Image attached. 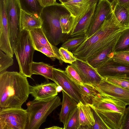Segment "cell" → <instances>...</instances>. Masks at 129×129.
Segmentation results:
<instances>
[{
  "label": "cell",
  "mask_w": 129,
  "mask_h": 129,
  "mask_svg": "<svg viewBox=\"0 0 129 129\" xmlns=\"http://www.w3.org/2000/svg\"><path fill=\"white\" fill-rule=\"evenodd\" d=\"M126 28L118 22L113 12L96 31L72 51V53L76 58L86 61L118 38Z\"/></svg>",
  "instance_id": "obj_1"
},
{
  "label": "cell",
  "mask_w": 129,
  "mask_h": 129,
  "mask_svg": "<svg viewBox=\"0 0 129 129\" xmlns=\"http://www.w3.org/2000/svg\"><path fill=\"white\" fill-rule=\"evenodd\" d=\"M27 77L17 72L0 74V108L21 107L30 94Z\"/></svg>",
  "instance_id": "obj_2"
},
{
  "label": "cell",
  "mask_w": 129,
  "mask_h": 129,
  "mask_svg": "<svg viewBox=\"0 0 129 129\" xmlns=\"http://www.w3.org/2000/svg\"><path fill=\"white\" fill-rule=\"evenodd\" d=\"M61 4L58 3L44 7L40 17L41 28L47 39L56 46L67 40L69 35L63 33L60 21V16L63 12Z\"/></svg>",
  "instance_id": "obj_3"
},
{
  "label": "cell",
  "mask_w": 129,
  "mask_h": 129,
  "mask_svg": "<svg viewBox=\"0 0 129 129\" xmlns=\"http://www.w3.org/2000/svg\"><path fill=\"white\" fill-rule=\"evenodd\" d=\"M61 104L60 98L57 95L29 101L26 104L28 119L26 129H39L48 116Z\"/></svg>",
  "instance_id": "obj_4"
},
{
  "label": "cell",
  "mask_w": 129,
  "mask_h": 129,
  "mask_svg": "<svg viewBox=\"0 0 129 129\" xmlns=\"http://www.w3.org/2000/svg\"><path fill=\"white\" fill-rule=\"evenodd\" d=\"M29 31H21L14 49L18 63L19 72L26 77L31 78V67L35 50Z\"/></svg>",
  "instance_id": "obj_5"
},
{
  "label": "cell",
  "mask_w": 129,
  "mask_h": 129,
  "mask_svg": "<svg viewBox=\"0 0 129 129\" xmlns=\"http://www.w3.org/2000/svg\"><path fill=\"white\" fill-rule=\"evenodd\" d=\"M28 116L21 108H0V129H26Z\"/></svg>",
  "instance_id": "obj_6"
},
{
  "label": "cell",
  "mask_w": 129,
  "mask_h": 129,
  "mask_svg": "<svg viewBox=\"0 0 129 129\" xmlns=\"http://www.w3.org/2000/svg\"><path fill=\"white\" fill-rule=\"evenodd\" d=\"M6 9L10 42L14 53V47L21 32V9L19 0H6Z\"/></svg>",
  "instance_id": "obj_7"
},
{
  "label": "cell",
  "mask_w": 129,
  "mask_h": 129,
  "mask_svg": "<svg viewBox=\"0 0 129 129\" xmlns=\"http://www.w3.org/2000/svg\"><path fill=\"white\" fill-rule=\"evenodd\" d=\"M53 76V81L78 103L87 104L83 98L80 85L70 78L65 71L54 68Z\"/></svg>",
  "instance_id": "obj_8"
},
{
  "label": "cell",
  "mask_w": 129,
  "mask_h": 129,
  "mask_svg": "<svg viewBox=\"0 0 129 129\" xmlns=\"http://www.w3.org/2000/svg\"><path fill=\"white\" fill-rule=\"evenodd\" d=\"M91 86L99 94L111 97L126 106L129 105V89L118 86L103 78L99 84Z\"/></svg>",
  "instance_id": "obj_9"
},
{
  "label": "cell",
  "mask_w": 129,
  "mask_h": 129,
  "mask_svg": "<svg viewBox=\"0 0 129 129\" xmlns=\"http://www.w3.org/2000/svg\"><path fill=\"white\" fill-rule=\"evenodd\" d=\"M70 65L78 73L83 84L95 85L99 84L103 79L96 69L86 61L76 58V60Z\"/></svg>",
  "instance_id": "obj_10"
},
{
  "label": "cell",
  "mask_w": 129,
  "mask_h": 129,
  "mask_svg": "<svg viewBox=\"0 0 129 129\" xmlns=\"http://www.w3.org/2000/svg\"><path fill=\"white\" fill-rule=\"evenodd\" d=\"M113 12L107 0H99L96 5L91 23L86 35L88 38L94 34Z\"/></svg>",
  "instance_id": "obj_11"
},
{
  "label": "cell",
  "mask_w": 129,
  "mask_h": 129,
  "mask_svg": "<svg viewBox=\"0 0 129 129\" xmlns=\"http://www.w3.org/2000/svg\"><path fill=\"white\" fill-rule=\"evenodd\" d=\"M96 69L103 78L112 77L129 78V65L115 61L112 58Z\"/></svg>",
  "instance_id": "obj_12"
},
{
  "label": "cell",
  "mask_w": 129,
  "mask_h": 129,
  "mask_svg": "<svg viewBox=\"0 0 129 129\" xmlns=\"http://www.w3.org/2000/svg\"><path fill=\"white\" fill-rule=\"evenodd\" d=\"M90 0H71L61 4L75 18L74 26L85 15L90 8Z\"/></svg>",
  "instance_id": "obj_13"
},
{
  "label": "cell",
  "mask_w": 129,
  "mask_h": 129,
  "mask_svg": "<svg viewBox=\"0 0 129 129\" xmlns=\"http://www.w3.org/2000/svg\"><path fill=\"white\" fill-rule=\"evenodd\" d=\"M58 85L53 82H44L40 84L30 86V94L34 99H46L57 95L58 92Z\"/></svg>",
  "instance_id": "obj_14"
},
{
  "label": "cell",
  "mask_w": 129,
  "mask_h": 129,
  "mask_svg": "<svg viewBox=\"0 0 129 129\" xmlns=\"http://www.w3.org/2000/svg\"><path fill=\"white\" fill-rule=\"evenodd\" d=\"M29 31L35 50H37L38 49L42 47H45L56 54L61 60L59 49L50 43L41 27L34 29Z\"/></svg>",
  "instance_id": "obj_15"
},
{
  "label": "cell",
  "mask_w": 129,
  "mask_h": 129,
  "mask_svg": "<svg viewBox=\"0 0 129 129\" xmlns=\"http://www.w3.org/2000/svg\"><path fill=\"white\" fill-rule=\"evenodd\" d=\"M97 3H95L91 5L85 15L74 25L70 34L71 37L86 35L91 23Z\"/></svg>",
  "instance_id": "obj_16"
},
{
  "label": "cell",
  "mask_w": 129,
  "mask_h": 129,
  "mask_svg": "<svg viewBox=\"0 0 129 129\" xmlns=\"http://www.w3.org/2000/svg\"><path fill=\"white\" fill-rule=\"evenodd\" d=\"M118 38L93 56L88 58L86 61L93 68L96 69L112 58L114 52V47Z\"/></svg>",
  "instance_id": "obj_17"
},
{
  "label": "cell",
  "mask_w": 129,
  "mask_h": 129,
  "mask_svg": "<svg viewBox=\"0 0 129 129\" xmlns=\"http://www.w3.org/2000/svg\"><path fill=\"white\" fill-rule=\"evenodd\" d=\"M62 107L59 114L60 121L62 122L64 129L71 114L77 107L78 103L63 90Z\"/></svg>",
  "instance_id": "obj_18"
},
{
  "label": "cell",
  "mask_w": 129,
  "mask_h": 129,
  "mask_svg": "<svg viewBox=\"0 0 129 129\" xmlns=\"http://www.w3.org/2000/svg\"><path fill=\"white\" fill-rule=\"evenodd\" d=\"M80 126V129H92L95 121L93 111L88 104H84L80 102L78 103Z\"/></svg>",
  "instance_id": "obj_19"
},
{
  "label": "cell",
  "mask_w": 129,
  "mask_h": 129,
  "mask_svg": "<svg viewBox=\"0 0 129 129\" xmlns=\"http://www.w3.org/2000/svg\"><path fill=\"white\" fill-rule=\"evenodd\" d=\"M42 21L40 17L28 13L21 9L20 27V31H29L41 27Z\"/></svg>",
  "instance_id": "obj_20"
},
{
  "label": "cell",
  "mask_w": 129,
  "mask_h": 129,
  "mask_svg": "<svg viewBox=\"0 0 129 129\" xmlns=\"http://www.w3.org/2000/svg\"><path fill=\"white\" fill-rule=\"evenodd\" d=\"M53 66L43 62H35L33 61L31 66L32 75H39L47 79L53 81Z\"/></svg>",
  "instance_id": "obj_21"
},
{
  "label": "cell",
  "mask_w": 129,
  "mask_h": 129,
  "mask_svg": "<svg viewBox=\"0 0 129 129\" xmlns=\"http://www.w3.org/2000/svg\"><path fill=\"white\" fill-rule=\"evenodd\" d=\"M113 12L117 21L123 27H129V9L118 4L113 8Z\"/></svg>",
  "instance_id": "obj_22"
},
{
  "label": "cell",
  "mask_w": 129,
  "mask_h": 129,
  "mask_svg": "<svg viewBox=\"0 0 129 129\" xmlns=\"http://www.w3.org/2000/svg\"><path fill=\"white\" fill-rule=\"evenodd\" d=\"M21 9L28 13L40 17L44 7L38 0H19Z\"/></svg>",
  "instance_id": "obj_23"
},
{
  "label": "cell",
  "mask_w": 129,
  "mask_h": 129,
  "mask_svg": "<svg viewBox=\"0 0 129 129\" xmlns=\"http://www.w3.org/2000/svg\"><path fill=\"white\" fill-rule=\"evenodd\" d=\"M129 51V27L121 33L118 38L114 48V52Z\"/></svg>",
  "instance_id": "obj_24"
},
{
  "label": "cell",
  "mask_w": 129,
  "mask_h": 129,
  "mask_svg": "<svg viewBox=\"0 0 129 129\" xmlns=\"http://www.w3.org/2000/svg\"><path fill=\"white\" fill-rule=\"evenodd\" d=\"M60 21L62 33L70 34L75 23V18L69 13H63L60 16Z\"/></svg>",
  "instance_id": "obj_25"
},
{
  "label": "cell",
  "mask_w": 129,
  "mask_h": 129,
  "mask_svg": "<svg viewBox=\"0 0 129 129\" xmlns=\"http://www.w3.org/2000/svg\"><path fill=\"white\" fill-rule=\"evenodd\" d=\"M86 39V35L77 36L67 40L61 47L70 51H73L81 44Z\"/></svg>",
  "instance_id": "obj_26"
},
{
  "label": "cell",
  "mask_w": 129,
  "mask_h": 129,
  "mask_svg": "<svg viewBox=\"0 0 129 129\" xmlns=\"http://www.w3.org/2000/svg\"><path fill=\"white\" fill-rule=\"evenodd\" d=\"M80 86L84 100L87 104H91L92 99L98 93L91 86L83 84Z\"/></svg>",
  "instance_id": "obj_27"
},
{
  "label": "cell",
  "mask_w": 129,
  "mask_h": 129,
  "mask_svg": "<svg viewBox=\"0 0 129 129\" xmlns=\"http://www.w3.org/2000/svg\"><path fill=\"white\" fill-rule=\"evenodd\" d=\"M80 126L77 107L70 117L64 129H79Z\"/></svg>",
  "instance_id": "obj_28"
},
{
  "label": "cell",
  "mask_w": 129,
  "mask_h": 129,
  "mask_svg": "<svg viewBox=\"0 0 129 129\" xmlns=\"http://www.w3.org/2000/svg\"><path fill=\"white\" fill-rule=\"evenodd\" d=\"M13 64L12 57L0 51V74L6 71Z\"/></svg>",
  "instance_id": "obj_29"
},
{
  "label": "cell",
  "mask_w": 129,
  "mask_h": 129,
  "mask_svg": "<svg viewBox=\"0 0 129 129\" xmlns=\"http://www.w3.org/2000/svg\"><path fill=\"white\" fill-rule=\"evenodd\" d=\"M104 79L108 81L122 87L129 89V78L120 77H108Z\"/></svg>",
  "instance_id": "obj_30"
},
{
  "label": "cell",
  "mask_w": 129,
  "mask_h": 129,
  "mask_svg": "<svg viewBox=\"0 0 129 129\" xmlns=\"http://www.w3.org/2000/svg\"><path fill=\"white\" fill-rule=\"evenodd\" d=\"M59 51L61 59L63 62L71 64L76 60L72 53L67 49L61 47Z\"/></svg>",
  "instance_id": "obj_31"
},
{
  "label": "cell",
  "mask_w": 129,
  "mask_h": 129,
  "mask_svg": "<svg viewBox=\"0 0 129 129\" xmlns=\"http://www.w3.org/2000/svg\"><path fill=\"white\" fill-rule=\"evenodd\" d=\"M89 104L92 110L95 121L94 124L92 126V129H109L98 115L96 110Z\"/></svg>",
  "instance_id": "obj_32"
},
{
  "label": "cell",
  "mask_w": 129,
  "mask_h": 129,
  "mask_svg": "<svg viewBox=\"0 0 129 129\" xmlns=\"http://www.w3.org/2000/svg\"><path fill=\"white\" fill-rule=\"evenodd\" d=\"M65 71L68 76L78 84L81 85L83 84L78 73L71 65H68Z\"/></svg>",
  "instance_id": "obj_33"
},
{
  "label": "cell",
  "mask_w": 129,
  "mask_h": 129,
  "mask_svg": "<svg viewBox=\"0 0 129 129\" xmlns=\"http://www.w3.org/2000/svg\"><path fill=\"white\" fill-rule=\"evenodd\" d=\"M112 58L115 61L129 65V51L114 52Z\"/></svg>",
  "instance_id": "obj_34"
},
{
  "label": "cell",
  "mask_w": 129,
  "mask_h": 129,
  "mask_svg": "<svg viewBox=\"0 0 129 129\" xmlns=\"http://www.w3.org/2000/svg\"><path fill=\"white\" fill-rule=\"evenodd\" d=\"M37 51L41 52L50 58L53 61L55 60L56 58H57L59 60L60 63L62 64L63 62L56 54L45 47H43L37 49Z\"/></svg>",
  "instance_id": "obj_35"
},
{
  "label": "cell",
  "mask_w": 129,
  "mask_h": 129,
  "mask_svg": "<svg viewBox=\"0 0 129 129\" xmlns=\"http://www.w3.org/2000/svg\"><path fill=\"white\" fill-rule=\"evenodd\" d=\"M119 129H129V106L126 108Z\"/></svg>",
  "instance_id": "obj_36"
},
{
  "label": "cell",
  "mask_w": 129,
  "mask_h": 129,
  "mask_svg": "<svg viewBox=\"0 0 129 129\" xmlns=\"http://www.w3.org/2000/svg\"><path fill=\"white\" fill-rule=\"evenodd\" d=\"M111 4L112 8L117 4L123 5L129 9V0H107Z\"/></svg>",
  "instance_id": "obj_37"
},
{
  "label": "cell",
  "mask_w": 129,
  "mask_h": 129,
  "mask_svg": "<svg viewBox=\"0 0 129 129\" xmlns=\"http://www.w3.org/2000/svg\"><path fill=\"white\" fill-rule=\"evenodd\" d=\"M40 3L43 7L53 5L57 3L56 0H38Z\"/></svg>",
  "instance_id": "obj_38"
},
{
  "label": "cell",
  "mask_w": 129,
  "mask_h": 129,
  "mask_svg": "<svg viewBox=\"0 0 129 129\" xmlns=\"http://www.w3.org/2000/svg\"><path fill=\"white\" fill-rule=\"evenodd\" d=\"M62 128H61L59 127L56 126H53L49 128H46L45 129H62Z\"/></svg>",
  "instance_id": "obj_39"
},
{
  "label": "cell",
  "mask_w": 129,
  "mask_h": 129,
  "mask_svg": "<svg viewBox=\"0 0 129 129\" xmlns=\"http://www.w3.org/2000/svg\"><path fill=\"white\" fill-rule=\"evenodd\" d=\"M99 0H90V6L95 3H98Z\"/></svg>",
  "instance_id": "obj_40"
},
{
  "label": "cell",
  "mask_w": 129,
  "mask_h": 129,
  "mask_svg": "<svg viewBox=\"0 0 129 129\" xmlns=\"http://www.w3.org/2000/svg\"><path fill=\"white\" fill-rule=\"evenodd\" d=\"M71 0H60V1L61 3H64Z\"/></svg>",
  "instance_id": "obj_41"
},
{
  "label": "cell",
  "mask_w": 129,
  "mask_h": 129,
  "mask_svg": "<svg viewBox=\"0 0 129 129\" xmlns=\"http://www.w3.org/2000/svg\"><path fill=\"white\" fill-rule=\"evenodd\" d=\"M58 1H60V0H58Z\"/></svg>",
  "instance_id": "obj_42"
}]
</instances>
